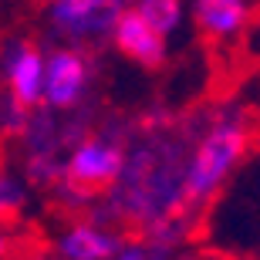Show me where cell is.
Instances as JSON below:
<instances>
[{"mask_svg":"<svg viewBox=\"0 0 260 260\" xmlns=\"http://www.w3.org/2000/svg\"><path fill=\"white\" fill-rule=\"evenodd\" d=\"M203 112L206 108L176 115L169 108H149L145 115L132 118L122 169L98 200L102 210H91V216L135 237H149L176 220L193 223L186 213L183 186L189 145L200 132Z\"/></svg>","mask_w":260,"mask_h":260,"instance_id":"6da1fadb","label":"cell"},{"mask_svg":"<svg viewBox=\"0 0 260 260\" xmlns=\"http://www.w3.org/2000/svg\"><path fill=\"white\" fill-rule=\"evenodd\" d=\"M253 115L243 105H213L203 112L200 132L186 159V213L196 216L226 189L253 149Z\"/></svg>","mask_w":260,"mask_h":260,"instance_id":"7a4b0ae2","label":"cell"},{"mask_svg":"<svg viewBox=\"0 0 260 260\" xmlns=\"http://www.w3.org/2000/svg\"><path fill=\"white\" fill-rule=\"evenodd\" d=\"M132 122L125 118H105L102 125H91L71 149H68L61 173L51 186V196L64 213H88L105 189L115 183L122 159H125V139Z\"/></svg>","mask_w":260,"mask_h":260,"instance_id":"3957f363","label":"cell"},{"mask_svg":"<svg viewBox=\"0 0 260 260\" xmlns=\"http://www.w3.org/2000/svg\"><path fill=\"white\" fill-rule=\"evenodd\" d=\"M98 64L88 48L68 44V48L51 51L44 58V81H41V105L48 108H75L91 98Z\"/></svg>","mask_w":260,"mask_h":260,"instance_id":"277c9868","label":"cell"},{"mask_svg":"<svg viewBox=\"0 0 260 260\" xmlns=\"http://www.w3.org/2000/svg\"><path fill=\"white\" fill-rule=\"evenodd\" d=\"M132 0H51L48 4V24L68 44L95 48L108 41L118 14Z\"/></svg>","mask_w":260,"mask_h":260,"instance_id":"5b68a950","label":"cell"},{"mask_svg":"<svg viewBox=\"0 0 260 260\" xmlns=\"http://www.w3.org/2000/svg\"><path fill=\"white\" fill-rule=\"evenodd\" d=\"M4 85H7V98L24 108L41 105V81H44V54H41L30 41H10L4 54Z\"/></svg>","mask_w":260,"mask_h":260,"instance_id":"8992f818","label":"cell"},{"mask_svg":"<svg viewBox=\"0 0 260 260\" xmlns=\"http://www.w3.org/2000/svg\"><path fill=\"white\" fill-rule=\"evenodd\" d=\"M125 233L112 223L98 220L91 213H81L64 226V233L54 243L58 260H105L108 253L122 243Z\"/></svg>","mask_w":260,"mask_h":260,"instance_id":"52a82bcc","label":"cell"},{"mask_svg":"<svg viewBox=\"0 0 260 260\" xmlns=\"http://www.w3.org/2000/svg\"><path fill=\"white\" fill-rule=\"evenodd\" d=\"M196 30L210 44H237L253 24L250 0H193Z\"/></svg>","mask_w":260,"mask_h":260,"instance_id":"ba28073f","label":"cell"},{"mask_svg":"<svg viewBox=\"0 0 260 260\" xmlns=\"http://www.w3.org/2000/svg\"><path fill=\"white\" fill-rule=\"evenodd\" d=\"M108 38L135 64H142V68H162L166 64V41L169 38H162L155 27H149L145 17L132 4L118 14V20H115V27H112Z\"/></svg>","mask_w":260,"mask_h":260,"instance_id":"9c48e42d","label":"cell"},{"mask_svg":"<svg viewBox=\"0 0 260 260\" xmlns=\"http://www.w3.org/2000/svg\"><path fill=\"white\" fill-rule=\"evenodd\" d=\"M27 210V183L17 173H10L7 162H0V226L17 223Z\"/></svg>","mask_w":260,"mask_h":260,"instance_id":"30bf717a","label":"cell"},{"mask_svg":"<svg viewBox=\"0 0 260 260\" xmlns=\"http://www.w3.org/2000/svg\"><path fill=\"white\" fill-rule=\"evenodd\" d=\"M132 7L162 38H169V34H176V30L183 27V7H179V0H135Z\"/></svg>","mask_w":260,"mask_h":260,"instance_id":"8fae6325","label":"cell"},{"mask_svg":"<svg viewBox=\"0 0 260 260\" xmlns=\"http://www.w3.org/2000/svg\"><path fill=\"white\" fill-rule=\"evenodd\" d=\"M105 260H149V247H145L142 237L125 233V237H122V243H118V247L108 253Z\"/></svg>","mask_w":260,"mask_h":260,"instance_id":"7c38bea8","label":"cell"},{"mask_svg":"<svg viewBox=\"0 0 260 260\" xmlns=\"http://www.w3.org/2000/svg\"><path fill=\"white\" fill-rule=\"evenodd\" d=\"M10 253V237H7V226H0V260H7Z\"/></svg>","mask_w":260,"mask_h":260,"instance_id":"4fadbf2b","label":"cell"}]
</instances>
